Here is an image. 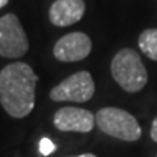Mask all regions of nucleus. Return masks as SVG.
Returning a JSON list of instances; mask_svg holds the SVG:
<instances>
[{
  "label": "nucleus",
  "mask_w": 157,
  "mask_h": 157,
  "mask_svg": "<svg viewBox=\"0 0 157 157\" xmlns=\"http://www.w3.org/2000/svg\"><path fill=\"white\" fill-rule=\"evenodd\" d=\"M150 135H151V140L154 143H157V117L153 119L151 124V131H150Z\"/></svg>",
  "instance_id": "11"
},
{
  "label": "nucleus",
  "mask_w": 157,
  "mask_h": 157,
  "mask_svg": "<svg viewBox=\"0 0 157 157\" xmlns=\"http://www.w3.org/2000/svg\"><path fill=\"white\" fill-rule=\"evenodd\" d=\"M96 125L102 132L122 141H138L141 138V127L129 112L121 108H102L95 115Z\"/></svg>",
  "instance_id": "3"
},
{
  "label": "nucleus",
  "mask_w": 157,
  "mask_h": 157,
  "mask_svg": "<svg viewBox=\"0 0 157 157\" xmlns=\"http://www.w3.org/2000/svg\"><path fill=\"white\" fill-rule=\"evenodd\" d=\"M7 3H9V0H0V9H2V7H5Z\"/></svg>",
  "instance_id": "13"
},
{
  "label": "nucleus",
  "mask_w": 157,
  "mask_h": 157,
  "mask_svg": "<svg viewBox=\"0 0 157 157\" xmlns=\"http://www.w3.org/2000/svg\"><path fill=\"white\" fill-rule=\"evenodd\" d=\"M52 122L63 132H90L96 125V119L95 115L84 108L64 106L54 113Z\"/></svg>",
  "instance_id": "7"
},
{
  "label": "nucleus",
  "mask_w": 157,
  "mask_h": 157,
  "mask_svg": "<svg viewBox=\"0 0 157 157\" xmlns=\"http://www.w3.org/2000/svg\"><path fill=\"white\" fill-rule=\"evenodd\" d=\"M29 50V41L21 21L15 13L0 17V56L5 58H21Z\"/></svg>",
  "instance_id": "4"
},
{
  "label": "nucleus",
  "mask_w": 157,
  "mask_h": 157,
  "mask_svg": "<svg viewBox=\"0 0 157 157\" xmlns=\"http://www.w3.org/2000/svg\"><path fill=\"white\" fill-rule=\"evenodd\" d=\"M73 157H98V156L92 154V153H84V154H80V156H73Z\"/></svg>",
  "instance_id": "12"
},
{
  "label": "nucleus",
  "mask_w": 157,
  "mask_h": 157,
  "mask_svg": "<svg viewBox=\"0 0 157 157\" xmlns=\"http://www.w3.org/2000/svg\"><path fill=\"white\" fill-rule=\"evenodd\" d=\"M56 151V144L50 140V138H42V140L39 141V153L42 154V156H50L51 153Z\"/></svg>",
  "instance_id": "10"
},
{
  "label": "nucleus",
  "mask_w": 157,
  "mask_h": 157,
  "mask_svg": "<svg viewBox=\"0 0 157 157\" xmlns=\"http://www.w3.org/2000/svg\"><path fill=\"white\" fill-rule=\"evenodd\" d=\"M38 76L26 63H10L0 71V103L12 118H25L35 106Z\"/></svg>",
  "instance_id": "1"
},
{
  "label": "nucleus",
  "mask_w": 157,
  "mask_h": 157,
  "mask_svg": "<svg viewBox=\"0 0 157 157\" xmlns=\"http://www.w3.org/2000/svg\"><path fill=\"white\" fill-rule=\"evenodd\" d=\"M92 51V39L84 32H70L58 39L54 45L52 54L58 61H82Z\"/></svg>",
  "instance_id": "6"
},
{
  "label": "nucleus",
  "mask_w": 157,
  "mask_h": 157,
  "mask_svg": "<svg viewBox=\"0 0 157 157\" xmlns=\"http://www.w3.org/2000/svg\"><path fill=\"white\" fill-rule=\"evenodd\" d=\"M138 47L150 60L157 61V28L143 31L138 36Z\"/></svg>",
  "instance_id": "9"
},
{
  "label": "nucleus",
  "mask_w": 157,
  "mask_h": 157,
  "mask_svg": "<svg viewBox=\"0 0 157 157\" xmlns=\"http://www.w3.org/2000/svg\"><path fill=\"white\" fill-rule=\"evenodd\" d=\"M95 95V82L89 71L82 70L68 76L50 92V99L54 102H76L83 103Z\"/></svg>",
  "instance_id": "5"
},
{
  "label": "nucleus",
  "mask_w": 157,
  "mask_h": 157,
  "mask_svg": "<svg viewBox=\"0 0 157 157\" xmlns=\"http://www.w3.org/2000/svg\"><path fill=\"white\" fill-rule=\"evenodd\" d=\"M86 12L84 0H56L50 7V22L58 28L71 26L83 17Z\"/></svg>",
  "instance_id": "8"
},
{
  "label": "nucleus",
  "mask_w": 157,
  "mask_h": 157,
  "mask_svg": "<svg viewBox=\"0 0 157 157\" xmlns=\"http://www.w3.org/2000/svg\"><path fill=\"white\" fill-rule=\"evenodd\" d=\"M111 74L113 80L128 93L143 90L148 80V73L141 61L140 54L131 48H122L115 54L111 61Z\"/></svg>",
  "instance_id": "2"
},
{
  "label": "nucleus",
  "mask_w": 157,
  "mask_h": 157,
  "mask_svg": "<svg viewBox=\"0 0 157 157\" xmlns=\"http://www.w3.org/2000/svg\"><path fill=\"white\" fill-rule=\"evenodd\" d=\"M156 157H157V156H156Z\"/></svg>",
  "instance_id": "14"
}]
</instances>
